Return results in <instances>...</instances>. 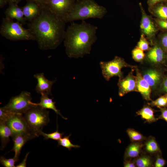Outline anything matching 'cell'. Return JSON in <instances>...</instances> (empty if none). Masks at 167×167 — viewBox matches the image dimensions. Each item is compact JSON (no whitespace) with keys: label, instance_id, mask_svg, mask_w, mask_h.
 I'll return each instance as SVG.
<instances>
[{"label":"cell","instance_id":"6da1fadb","mask_svg":"<svg viewBox=\"0 0 167 167\" xmlns=\"http://www.w3.org/2000/svg\"><path fill=\"white\" fill-rule=\"evenodd\" d=\"M41 6L40 14L30 22L28 29L41 49H54L64 41L66 23L52 13L45 5Z\"/></svg>","mask_w":167,"mask_h":167},{"label":"cell","instance_id":"7a4b0ae2","mask_svg":"<svg viewBox=\"0 0 167 167\" xmlns=\"http://www.w3.org/2000/svg\"><path fill=\"white\" fill-rule=\"evenodd\" d=\"M97 29L96 26L84 20L79 24L71 22L65 31L63 41L67 56L78 58L89 54L97 40Z\"/></svg>","mask_w":167,"mask_h":167},{"label":"cell","instance_id":"3957f363","mask_svg":"<svg viewBox=\"0 0 167 167\" xmlns=\"http://www.w3.org/2000/svg\"><path fill=\"white\" fill-rule=\"evenodd\" d=\"M107 12L106 9L94 0H78L64 20L66 23L90 18H102Z\"/></svg>","mask_w":167,"mask_h":167},{"label":"cell","instance_id":"277c9868","mask_svg":"<svg viewBox=\"0 0 167 167\" xmlns=\"http://www.w3.org/2000/svg\"><path fill=\"white\" fill-rule=\"evenodd\" d=\"M0 33L3 37L13 41L35 40L29 29L24 28L19 22H14L6 17L2 19Z\"/></svg>","mask_w":167,"mask_h":167},{"label":"cell","instance_id":"5b68a950","mask_svg":"<svg viewBox=\"0 0 167 167\" xmlns=\"http://www.w3.org/2000/svg\"><path fill=\"white\" fill-rule=\"evenodd\" d=\"M23 116L32 134L36 137L40 135L43 127L50 121L49 111L38 105L30 109Z\"/></svg>","mask_w":167,"mask_h":167},{"label":"cell","instance_id":"8992f818","mask_svg":"<svg viewBox=\"0 0 167 167\" xmlns=\"http://www.w3.org/2000/svg\"><path fill=\"white\" fill-rule=\"evenodd\" d=\"M32 100L30 93L23 91L19 95L12 97L8 103L2 107L11 114H23L35 105Z\"/></svg>","mask_w":167,"mask_h":167},{"label":"cell","instance_id":"52a82bcc","mask_svg":"<svg viewBox=\"0 0 167 167\" xmlns=\"http://www.w3.org/2000/svg\"><path fill=\"white\" fill-rule=\"evenodd\" d=\"M100 65L102 75L107 81L114 76L122 78L123 74L122 69L124 67H131L123 58L118 56L115 57L113 60L109 62L101 61Z\"/></svg>","mask_w":167,"mask_h":167},{"label":"cell","instance_id":"ba28073f","mask_svg":"<svg viewBox=\"0 0 167 167\" xmlns=\"http://www.w3.org/2000/svg\"><path fill=\"white\" fill-rule=\"evenodd\" d=\"M76 0H48L45 5L53 14L64 20L74 6Z\"/></svg>","mask_w":167,"mask_h":167},{"label":"cell","instance_id":"9c48e42d","mask_svg":"<svg viewBox=\"0 0 167 167\" xmlns=\"http://www.w3.org/2000/svg\"><path fill=\"white\" fill-rule=\"evenodd\" d=\"M5 122L12 131V137L18 134L33 135L23 114H12Z\"/></svg>","mask_w":167,"mask_h":167},{"label":"cell","instance_id":"30bf717a","mask_svg":"<svg viewBox=\"0 0 167 167\" xmlns=\"http://www.w3.org/2000/svg\"><path fill=\"white\" fill-rule=\"evenodd\" d=\"M34 77L36 79L37 82L35 88L36 91L41 95H52V87L56 80H48L42 73L35 74Z\"/></svg>","mask_w":167,"mask_h":167},{"label":"cell","instance_id":"8fae6325","mask_svg":"<svg viewBox=\"0 0 167 167\" xmlns=\"http://www.w3.org/2000/svg\"><path fill=\"white\" fill-rule=\"evenodd\" d=\"M118 94L122 96L127 93L136 91L135 77L131 73L124 78H119L118 84Z\"/></svg>","mask_w":167,"mask_h":167},{"label":"cell","instance_id":"7c38bea8","mask_svg":"<svg viewBox=\"0 0 167 167\" xmlns=\"http://www.w3.org/2000/svg\"><path fill=\"white\" fill-rule=\"evenodd\" d=\"M142 14L140 24V28L143 33L148 37L153 36L156 31V28L153 22L145 12L141 3H139Z\"/></svg>","mask_w":167,"mask_h":167},{"label":"cell","instance_id":"4fadbf2b","mask_svg":"<svg viewBox=\"0 0 167 167\" xmlns=\"http://www.w3.org/2000/svg\"><path fill=\"white\" fill-rule=\"evenodd\" d=\"M11 137L14 142V145L11 151H14L15 152L14 157L19 159L21 151L24 145L27 141L36 137L31 134H18Z\"/></svg>","mask_w":167,"mask_h":167},{"label":"cell","instance_id":"5bb4252c","mask_svg":"<svg viewBox=\"0 0 167 167\" xmlns=\"http://www.w3.org/2000/svg\"><path fill=\"white\" fill-rule=\"evenodd\" d=\"M24 16L26 20L30 22L36 18L40 14L41 5L35 2L28 1L22 8Z\"/></svg>","mask_w":167,"mask_h":167},{"label":"cell","instance_id":"9a60e30c","mask_svg":"<svg viewBox=\"0 0 167 167\" xmlns=\"http://www.w3.org/2000/svg\"><path fill=\"white\" fill-rule=\"evenodd\" d=\"M9 4V6L5 12L6 17L11 19H15L22 24H25L26 20L22 8L18 6L17 3H11Z\"/></svg>","mask_w":167,"mask_h":167},{"label":"cell","instance_id":"2e32d148","mask_svg":"<svg viewBox=\"0 0 167 167\" xmlns=\"http://www.w3.org/2000/svg\"><path fill=\"white\" fill-rule=\"evenodd\" d=\"M135 76L136 91L140 92L143 98L147 101H150L151 90L150 86L145 80L139 71H136Z\"/></svg>","mask_w":167,"mask_h":167},{"label":"cell","instance_id":"e0dca14e","mask_svg":"<svg viewBox=\"0 0 167 167\" xmlns=\"http://www.w3.org/2000/svg\"><path fill=\"white\" fill-rule=\"evenodd\" d=\"M143 143L131 142L126 149L124 160H133L139 156L143 152Z\"/></svg>","mask_w":167,"mask_h":167},{"label":"cell","instance_id":"ac0fdd59","mask_svg":"<svg viewBox=\"0 0 167 167\" xmlns=\"http://www.w3.org/2000/svg\"><path fill=\"white\" fill-rule=\"evenodd\" d=\"M143 149L144 152L151 156L161 153L158 144L155 138L152 136L147 138L143 143Z\"/></svg>","mask_w":167,"mask_h":167},{"label":"cell","instance_id":"d6986e66","mask_svg":"<svg viewBox=\"0 0 167 167\" xmlns=\"http://www.w3.org/2000/svg\"><path fill=\"white\" fill-rule=\"evenodd\" d=\"M11 130L5 122L0 121V137L1 141L0 150H3L11 137Z\"/></svg>","mask_w":167,"mask_h":167},{"label":"cell","instance_id":"ffe728a7","mask_svg":"<svg viewBox=\"0 0 167 167\" xmlns=\"http://www.w3.org/2000/svg\"><path fill=\"white\" fill-rule=\"evenodd\" d=\"M147 57L152 62L161 63L164 59L165 54L162 49L159 46L156 45L148 52Z\"/></svg>","mask_w":167,"mask_h":167},{"label":"cell","instance_id":"44dd1931","mask_svg":"<svg viewBox=\"0 0 167 167\" xmlns=\"http://www.w3.org/2000/svg\"><path fill=\"white\" fill-rule=\"evenodd\" d=\"M143 77L150 87L154 88L160 82L161 75L158 71L154 69H149L144 73Z\"/></svg>","mask_w":167,"mask_h":167},{"label":"cell","instance_id":"7402d4cb","mask_svg":"<svg viewBox=\"0 0 167 167\" xmlns=\"http://www.w3.org/2000/svg\"><path fill=\"white\" fill-rule=\"evenodd\" d=\"M56 102L53 101L52 99L49 98L48 95L41 94L40 102L38 103H35V105L40 106L45 109H49L53 110L57 114L59 115L64 119L67 118L64 117L60 113L55 105Z\"/></svg>","mask_w":167,"mask_h":167},{"label":"cell","instance_id":"603a6c76","mask_svg":"<svg viewBox=\"0 0 167 167\" xmlns=\"http://www.w3.org/2000/svg\"><path fill=\"white\" fill-rule=\"evenodd\" d=\"M136 167H151L153 166L154 160L151 156L143 152L139 156L133 159Z\"/></svg>","mask_w":167,"mask_h":167},{"label":"cell","instance_id":"cb8c5ba5","mask_svg":"<svg viewBox=\"0 0 167 167\" xmlns=\"http://www.w3.org/2000/svg\"><path fill=\"white\" fill-rule=\"evenodd\" d=\"M136 113L137 115L140 116L146 122L149 123L155 122L158 120L157 118L155 117L153 109L149 106H144L137 112Z\"/></svg>","mask_w":167,"mask_h":167},{"label":"cell","instance_id":"d4e9b609","mask_svg":"<svg viewBox=\"0 0 167 167\" xmlns=\"http://www.w3.org/2000/svg\"><path fill=\"white\" fill-rule=\"evenodd\" d=\"M150 8L158 19L167 20V5L165 4L160 2Z\"/></svg>","mask_w":167,"mask_h":167},{"label":"cell","instance_id":"484cf974","mask_svg":"<svg viewBox=\"0 0 167 167\" xmlns=\"http://www.w3.org/2000/svg\"><path fill=\"white\" fill-rule=\"evenodd\" d=\"M126 132L131 142H143L147 138L141 133L133 129L128 128Z\"/></svg>","mask_w":167,"mask_h":167},{"label":"cell","instance_id":"4316f807","mask_svg":"<svg viewBox=\"0 0 167 167\" xmlns=\"http://www.w3.org/2000/svg\"><path fill=\"white\" fill-rule=\"evenodd\" d=\"M71 134L69 135L65 136L62 138L58 141V146H62L67 148L69 151L71 150L72 148H78L80 147L77 145L73 144L71 143L69 137Z\"/></svg>","mask_w":167,"mask_h":167},{"label":"cell","instance_id":"83f0119b","mask_svg":"<svg viewBox=\"0 0 167 167\" xmlns=\"http://www.w3.org/2000/svg\"><path fill=\"white\" fill-rule=\"evenodd\" d=\"M58 127V126L57 123V129L56 131L48 134L45 133L42 131L40 133V135H41L43 136L44 139L47 140L51 139L58 141L62 138L64 134L63 133H61L59 132Z\"/></svg>","mask_w":167,"mask_h":167},{"label":"cell","instance_id":"f1b7e54d","mask_svg":"<svg viewBox=\"0 0 167 167\" xmlns=\"http://www.w3.org/2000/svg\"><path fill=\"white\" fill-rule=\"evenodd\" d=\"M19 160V159L14 157L13 158L6 159L4 156H1L0 163L5 167H16L15 165V162Z\"/></svg>","mask_w":167,"mask_h":167},{"label":"cell","instance_id":"f546056e","mask_svg":"<svg viewBox=\"0 0 167 167\" xmlns=\"http://www.w3.org/2000/svg\"><path fill=\"white\" fill-rule=\"evenodd\" d=\"M152 106H156L159 108H165L167 106V100L165 96H161L150 103Z\"/></svg>","mask_w":167,"mask_h":167},{"label":"cell","instance_id":"4dcf8cb0","mask_svg":"<svg viewBox=\"0 0 167 167\" xmlns=\"http://www.w3.org/2000/svg\"><path fill=\"white\" fill-rule=\"evenodd\" d=\"M132 55L133 59L137 62L141 61L145 56L143 51L138 47L133 49L132 52Z\"/></svg>","mask_w":167,"mask_h":167},{"label":"cell","instance_id":"1f68e13d","mask_svg":"<svg viewBox=\"0 0 167 167\" xmlns=\"http://www.w3.org/2000/svg\"><path fill=\"white\" fill-rule=\"evenodd\" d=\"M161 153H158L155 156V159L154 160L153 166L154 167H163L166 164L165 160L162 157Z\"/></svg>","mask_w":167,"mask_h":167},{"label":"cell","instance_id":"d6a6232c","mask_svg":"<svg viewBox=\"0 0 167 167\" xmlns=\"http://www.w3.org/2000/svg\"><path fill=\"white\" fill-rule=\"evenodd\" d=\"M138 47L143 51L148 50L149 48L148 43L145 38L144 34L141 36L140 39L138 43Z\"/></svg>","mask_w":167,"mask_h":167},{"label":"cell","instance_id":"836d02e7","mask_svg":"<svg viewBox=\"0 0 167 167\" xmlns=\"http://www.w3.org/2000/svg\"><path fill=\"white\" fill-rule=\"evenodd\" d=\"M12 114L5 110L2 107L0 108V121L6 122Z\"/></svg>","mask_w":167,"mask_h":167},{"label":"cell","instance_id":"e575fe53","mask_svg":"<svg viewBox=\"0 0 167 167\" xmlns=\"http://www.w3.org/2000/svg\"><path fill=\"white\" fill-rule=\"evenodd\" d=\"M155 21L158 27L161 29L167 30V20L157 18Z\"/></svg>","mask_w":167,"mask_h":167},{"label":"cell","instance_id":"d590c367","mask_svg":"<svg viewBox=\"0 0 167 167\" xmlns=\"http://www.w3.org/2000/svg\"><path fill=\"white\" fill-rule=\"evenodd\" d=\"M160 109L161 114L157 119H163L167 122V108L165 107Z\"/></svg>","mask_w":167,"mask_h":167},{"label":"cell","instance_id":"8d00e7d4","mask_svg":"<svg viewBox=\"0 0 167 167\" xmlns=\"http://www.w3.org/2000/svg\"><path fill=\"white\" fill-rule=\"evenodd\" d=\"M124 167H135L136 165L134 160H124Z\"/></svg>","mask_w":167,"mask_h":167},{"label":"cell","instance_id":"74e56055","mask_svg":"<svg viewBox=\"0 0 167 167\" xmlns=\"http://www.w3.org/2000/svg\"><path fill=\"white\" fill-rule=\"evenodd\" d=\"M161 43L163 47L167 49V32L161 36Z\"/></svg>","mask_w":167,"mask_h":167},{"label":"cell","instance_id":"f35d334b","mask_svg":"<svg viewBox=\"0 0 167 167\" xmlns=\"http://www.w3.org/2000/svg\"><path fill=\"white\" fill-rule=\"evenodd\" d=\"M164 0H148L147 3L149 8L151 7L157 3L162 2Z\"/></svg>","mask_w":167,"mask_h":167},{"label":"cell","instance_id":"ab89813d","mask_svg":"<svg viewBox=\"0 0 167 167\" xmlns=\"http://www.w3.org/2000/svg\"><path fill=\"white\" fill-rule=\"evenodd\" d=\"M30 152H28L26 154L24 159H23L22 162L19 164L16 165V167H26V162L28 156Z\"/></svg>","mask_w":167,"mask_h":167},{"label":"cell","instance_id":"60d3db41","mask_svg":"<svg viewBox=\"0 0 167 167\" xmlns=\"http://www.w3.org/2000/svg\"><path fill=\"white\" fill-rule=\"evenodd\" d=\"M28 1H34L40 5H45L48 0H27Z\"/></svg>","mask_w":167,"mask_h":167},{"label":"cell","instance_id":"b9f144b4","mask_svg":"<svg viewBox=\"0 0 167 167\" xmlns=\"http://www.w3.org/2000/svg\"><path fill=\"white\" fill-rule=\"evenodd\" d=\"M162 89L163 91L167 92V77L165 79L163 82Z\"/></svg>","mask_w":167,"mask_h":167},{"label":"cell","instance_id":"7bdbcfd3","mask_svg":"<svg viewBox=\"0 0 167 167\" xmlns=\"http://www.w3.org/2000/svg\"><path fill=\"white\" fill-rule=\"evenodd\" d=\"M8 3L7 0H0V8H2Z\"/></svg>","mask_w":167,"mask_h":167},{"label":"cell","instance_id":"ee69618b","mask_svg":"<svg viewBox=\"0 0 167 167\" xmlns=\"http://www.w3.org/2000/svg\"><path fill=\"white\" fill-rule=\"evenodd\" d=\"M8 3H15L18 4L21 0H7Z\"/></svg>","mask_w":167,"mask_h":167},{"label":"cell","instance_id":"f6af8a7d","mask_svg":"<svg viewBox=\"0 0 167 167\" xmlns=\"http://www.w3.org/2000/svg\"><path fill=\"white\" fill-rule=\"evenodd\" d=\"M163 2L167 5V0H164L163 2Z\"/></svg>","mask_w":167,"mask_h":167},{"label":"cell","instance_id":"bcb514c9","mask_svg":"<svg viewBox=\"0 0 167 167\" xmlns=\"http://www.w3.org/2000/svg\"><path fill=\"white\" fill-rule=\"evenodd\" d=\"M166 98V99L167 100V94H166V96H165Z\"/></svg>","mask_w":167,"mask_h":167},{"label":"cell","instance_id":"7dc6e473","mask_svg":"<svg viewBox=\"0 0 167 167\" xmlns=\"http://www.w3.org/2000/svg\"></svg>","mask_w":167,"mask_h":167}]
</instances>
